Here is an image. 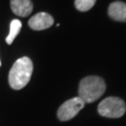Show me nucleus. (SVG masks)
Instances as JSON below:
<instances>
[{"mask_svg": "<svg viewBox=\"0 0 126 126\" xmlns=\"http://www.w3.org/2000/svg\"><path fill=\"white\" fill-rule=\"evenodd\" d=\"M33 73V63L28 57L18 59L9 74V86L14 90H21L28 84Z\"/></svg>", "mask_w": 126, "mask_h": 126, "instance_id": "1", "label": "nucleus"}, {"mask_svg": "<svg viewBox=\"0 0 126 126\" xmlns=\"http://www.w3.org/2000/svg\"><path fill=\"white\" fill-rule=\"evenodd\" d=\"M106 91V83L102 78L89 76L82 79L79 87V97L84 103H93L99 99Z\"/></svg>", "mask_w": 126, "mask_h": 126, "instance_id": "2", "label": "nucleus"}, {"mask_svg": "<svg viewBox=\"0 0 126 126\" xmlns=\"http://www.w3.org/2000/svg\"><path fill=\"white\" fill-rule=\"evenodd\" d=\"M126 111L124 101L118 97H108L98 106V113L107 118H120Z\"/></svg>", "mask_w": 126, "mask_h": 126, "instance_id": "3", "label": "nucleus"}, {"mask_svg": "<svg viewBox=\"0 0 126 126\" xmlns=\"http://www.w3.org/2000/svg\"><path fill=\"white\" fill-rule=\"evenodd\" d=\"M85 103L80 97H74L65 101L64 103L59 108L57 111V116L59 120L62 122L69 121L76 116L78 113L84 108Z\"/></svg>", "mask_w": 126, "mask_h": 126, "instance_id": "4", "label": "nucleus"}, {"mask_svg": "<svg viewBox=\"0 0 126 126\" xmlns=\"http://www.w3.org/2000/svg\"><path fill=\"white\" fill-rule=\"evenodd\" d=\"M53 18L50 14L46 13V12H39L29 20L28 24L33 30L40 31V30H45L47 28L50 27L53 24Z\"/></svg>", "mask_w": 126, "mask_h": 126, "instance_id": "5", "label": "nucleus"}, {"mask_svg": "<svg viewBox=\"0 0 126 126\" xmlns=\"http://www.w3.org/2000/svg\"><path fill=\"white\" fill-rule=\"evenodd\" d=\"M10 8L14 14L27 17L33 11V3L31 0H10Z\"/></svg>", "mask_w": 126, "mask_h": 126, "instance_id": "6", "label": "nucleus"}, {"mask_svg": "<svg viewBox=\"0 0 126 126\" xmlns=\"http://www.w3.org/2000/svg\"><path fill=\"white\" fill-rule=\"evenodd\" d=\"M109 17L118 22H126V4L121 1H115L108 7Z\"/></svg>", "mask_w": 126, "mask_h": 126, "instance_id": "7", "label": "nucleus"}, {"mask_svg": "<svg viewBox=\"0 0 126 126\" xmlns=\"http://www.w3.org/2000/svg\"><path fill=\"white\" fill-rule=\"evenodd\" d=\"M21 29H22V23H21V21L17 20V19L12 20L11 23H10V26H9V33L8 36H7V38H6V42L9 45L12 44V42L14 41L15 37L18 36V34L21 31Z\"/></svg>", "mask_w": 126, "mask_h": 126, "instance_id": "8", "label": "nucleus"}, {"mask_svg": "<svg viewBox=\"0 0 126 126\" xmlns=\"http://www.w3.org/2000/svg\"><path fill=\"white\" fill-rule=\"evenodd\" d=\"M96 0H75V7L79 11H88L94 6Z\"/></svg>", "mask_w": 126, "mask_h": 126, "instance_id": "9", "label": "nucleus"}, {"mask_svg": "<svg viewBox=\"0 0 126 126\" xmlns=\"http://www.w3.org/2000/svg\"><path fill=\"white\" fill-rule=\"evenodd\" d=\"M0 65H1V61H0Z\"/></svg>", "mask_w": 126, "mask_h": 126, "instance_id": "10", "label": "nucleus"}]
</instances>
